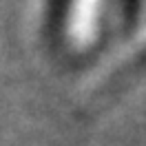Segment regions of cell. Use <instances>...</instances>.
<instances>
[{"mask_svg": "<svg viewBox=\"0 0 146 146\" xmlns=\"http://www.w3.org/2000/svg\"><path fill=\"white\" fill-rule=\"evenodd\" d=\"M135 64H146V51L139 55V58H137V62H135Z\"/></svg>", "mask_w": 146, "mask_h": 146, "instance_id": "6da1fadb", "label": "cell"}]
</instances>
